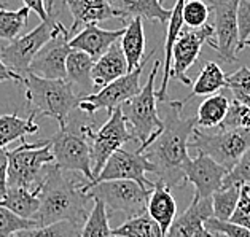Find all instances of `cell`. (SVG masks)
<instances>
[{"label": "cell", "instance_id": "7", "mask_svg": "<svg viewBox=\"0 0 250 237\" xmlns=\"http://www.w3.org/2000/svg\"><path fill=\"white\" fill-rule=\"evenodd\" d=\"M84 193L89 194V198L99 199L105 204L108 215L112 212H120L129 220L147 214L151 190L140 186L132 180H108L89 186Z\"/></svg>", "mask_w": 250, "mask_h": 237}, {"label": "cell", "instance_id": "30", "mask_svg": "<svg viewBox=\"0 0 250 237\" xmlns=\"http://www.w3.org/2000/svg\"><path fill=\"white\" fill-rule=\"evenodd\" d=\"M112 233L117 237H166L148 214L129 218L118 228H113Z\"/></svg>", "mask_w": 250, "mask_h": 237}, {"label": "cell", "instance_id": "27", "mask_svg": "<svg viewBox=\"0 0 250 237\" xmlns=\"http://www.w3.org/2000/svg\"><path fill=\"white\" fill-rule=\"evenodd\" d=\"M223 88H227V75H225L222 67L217 62L209 60V62L204 64L203 70H201V74L196 78V81L193 83L191 93L182 102H184V105H185L194 96H213Z\"/></svg>", "mask_w": 250, "mask_h": 237}, {"label": "cell", "instance_id": "19", "mask_svg": "<svg viewBox=\"0 0 250 237\" xmlns=\"http://www.w3.org/2000/svg\"><path fill=\"white\" fill-rule=\"evenodd\" d=\"M64 3L69 8L74 22L69 29L70 39L74 37L78 29H82L88 24L113 20L121 15L112 7L110 0H64Z\"/></svg>", "mask_w": 250, "mask_h": 237}, {"label": "cell", "instance_id": "47", "mask_svg": "<svg viewBox=\"0 0 250 237\" xmlns=\"http://www.w3.org/2000/svg\"><path fill=\"white\" fill-rule=\"evenodd\" d=\"M244 46H250V39H249V40L246 41V45H244Z\"/></svg>", "mask_w": 250, "mask_h": 237}, {"label": "cell", "instance_id": "13", "mask_svg": "<svg viewBox=\"0 0 250 237\" xmlns=\"http://www.w3.org/2000/svg\"><path fill=\"white\" fill-rule=\"evenodd\" d=\"M147 172L156 174V167L147 159V156L139 153V151H127L125 148H120L108 158L101 174L91 183L83 185V191H86L89 186L96 183L108 180H132L147 190H153L155 181H150L145 177Z\"/></svg>", "mask_w": 250, "mask_h": 237}, {"label": "cell", "instance_id": "22", "mask_svg": "<svg viewBox=\"0 0 250 237\" xmlns=\"http://www.w3.org/2000/svg\"><path fill=\"white\" fill-rule=\"evenodd\" d=\"M96 60L89 54L72 50L67 56L65 70H67V81L72 84L74 91L77 89V96L84 97L94 94V83H93V67Z\"/></svg>", "mask_w": 250, "mask_h": 237}, {"label": "cell", "instance_id": "28", "mask_svg": "<svg viewBox=\"0 0 250 237\" xmlns=\"http://www.w3.org/2000/svg\"><path fill=\"white\" fill-rule=\"evenodd\" d=\"M34 119L35 113H30L29 118H21L16 113L0 115V145L7 147L18 138L39 132L40 126Z\"/></svg>", "mask_w": 250, "mask_h": 237}, {"label": "cell", "instance_id": "8", "mask_svg": "<svg viewBox=\"0 0 250 237\" xmlns=\"http://www.w3.org/2000/svg\"><path fill=\"white\" fill-rule=\"evenodd\" d=\"M54 156V166L62 172H80L88 183L94 180L91 150L86 136L78 127V132L67 124L54 136L46 138ZM86 185V183H84Z\"/></svg>", "mask_w": 250, "mask_h": 237}, {"label": "cell", "instance_id": "24", "mask_svg": "<svg viewBox=\"0 0 250 237\" xmlns=\"http://www.w3.org/2000/svg\"><path fill=\"white\" fill-rule=\"evenodd\" d=\"M112 7L121 15V20L126 18H145V20H156L164 26L172 15V10L164 8L160 0H110Z\"/></svg>", "mask_w": 250, "mask_h": 237}, {"label": "cell", "instance_id": "11", "mask_svg": "<svg viewBox=\"0 0 250 237\" xmlns=\"http://www.w3.org/2000/svg\"><path fill=\"white\" fill-rule=\"evenodd\" d=\"M155 50L148 53L147 56L144 58L142 64H140L136 70H132L131 74H127L125 77L118 78L113 83L107 84L105 88L99 89L94 94L84 96L80 99V104H78V110L88 115H94L99 110H105L108 115H112L115 112V108H118L127 102L129 99H132L134 96H137L142 88H140V75L147 65L148 60L153 58Z\"/></svg>", "mask_w": 250, "mask_h": 237}, {"label": "cell", "instance_id": "21", "mask_svg": "<svg viewBox=\"0 0 250 237\" xmlns=\"http://www.w3.org/2000/svg\"><path fill=\"white\" fill-rule=\"evenodd\" d=\"M184 3L185 0H177L174 8H172V15H170V20L167 22V32H166V41H164V62H163V80H161V86L156 91V99L158 102H167V86H169V80H170V69H172V51H174V45L179 35L184 29Z\"/></svg>", "mask_w": 250, "mask_h": 237}, {"label": "cell", "instance_id": "50", "mask_svg": "<svg viewBox=\"0 0 250 237\" xmlns=\"http://www.w3.org/2000/svg\"><path fill=\"white\" fill-rule=\"evenodd\" d=\"M113 237H117V236H113Z\"/></svg>", "mask_w": 250, "mask_h": 237}, {"label": "cell", "instance_id": "38", "mask_svg": "<svg viewBox=\"0 0 250 237\" xmlns=\"http://www.w3.org/2000/svg\"><path fill=\"white\" fill-rule=\"evenodd\" d=\"M233 129H250V108L247 105L233 100L229 104L227 118L218 126V131H233Z\"/></svg>", "mask_w": 250, "mask_h": 237}, {"label": "cell", "instance_id": "4", "mask_svg": "<svg viewBox=\"0 0 250 237\" xmlns=\"http://www.w3.org/2000/svg\"><path fill=\"white\" fill-rule=\"evenodd\" d=\"M160 69L161 60H155L153 69L142 86V91L121 105L127 126H131L132 129L131 132L134 138L140 142V147L137 150L139 153H144L163 131V119L158 115V99L155 91V81L160 74Z\"/></svg>", "mask_w": 250, "mask_h": 237}, {"label": "cell", "instance_id": "40", "mask_svg": "<svg viewBox=\"0 0 250 237\" xmlns=\"http://www.w3.org/2000/svg\"><path fill=\"white\" fill-rule=\"evenodd\" d=\"M229 221L250 231V186H241L239 202H237L236 210L233 217L229 218Z\"/></svg>", "mask_w": 250, "mask_h": 237}, {"label": "cell", "instance_id": "2", "mask_svg": "<svg viewBox=\"0 0 250 237\" xmlns=\"http://www.w3.org/2000/svg\"><path fill=\"white\" fill-rule=\"evenodd\" d=\"M83 185L67 177L65 172L59 171L54 164H50L43 183L37 190L40 209L34 220L39 226L69 221L83 229L94 204V199L83 191Z\"/></svg>", "mask_w": 250, "mask_h": 237}, {"label": "cell", "instance_id": "35", "mask_svg": "<svg viewBox=\"0 0 250 237\" xmlns=\"http://www.w3.org/2000/svg\"><path fill=\"white\" fill-rule=\"evenodd\" d=\"M227 88L233 93L234 100L250 108V69L241 67L234 74L227 75Z\"/></svg>", "mask_w": 250, "mask_h": 237}, {"label": "cell", "instance_id": "10", "mask_svg": "<svg viewBox=\"0 0 250 237\" xmlns=\"http://www.w3.org/2000/svg\"><path fill=\"white\" fill-rule=\"evenodd\" d=\"M210 156L213 161L222 164L231 171L242 155L250 150V129L218 131L215 134H206L201 129H194L190 140V150Z\"/></svg>", "mask_w": 250, "mask_h": 237}, {"label": "cell", "instance_id": "5", "mask_svg": "<svg viewBox=\"0 0 250 237\" xmlns=\"http://www.w3.org/2000/svg\"><path fill=\"white\" fill-rule=\"evenodd\" d=\"M50 164H54V156L46 138L34 143L22 142L18 148L8 150V186L37 191Z\"/></svg>", "mask_w": 250, "mask_h": 237}, {"label": "cell", "instance_id": "31", "mask_svg": "<svg viewBox=\"0 0 250 237\" xmlns=\"http://www.w3.org/2000/svg\"><path fill=\"white\" fill-rule=\"evenodd\" d=\"M29 11L26 5L20 10H5L0 7V39L8 40L10 43L20 39V34L27 24Z\"/></svg>", "mask_w": 250, "mask_h": 237}, {"label": "cell", "instance_id": "12", "mask_svg": "<svg viewBox=\"0 0 250 237\" xmlns=\"http://www.w3.org/2000/svg\"><path fill=\"white\" fill-rule=\"evenodd\" d=\"M213 39L209 45L227 62H236L239 53V26H237V5L239 0H212Z\"/></svg>", "mask_w": 250, "mask_h": 237}, {"label": "cell", "instance_id": "41", "mask_svg": "<svg viewBox=\"0 0 250 237\" xmlns=\"http://www.w3.org/2000/svg\"><path fill=\"white\" fill-rule=\"evenodd\" d=\"M237 26H239V51L250 39V0H239L237 5Z\"/></svg>", "mask_w": 250, "mask_h": 237}, {"label": "cell", "instance_id": "3", "mask_svg": "<svg viewBox=\"0 0 250 237\" xmlns=\"http://www.w3.org/2000/svg\"><path fill=\"white\" fill-rule=\"evenodd\" d=\"M26 99L32 113L43 115L58 121L59 129L69 124L72 110L78 108L80 97L67 80H46L37 75L24 77Z\"/></svg>", "mask_w": 250, "mask_h": 237}, {"label": "cell", "instance_id": "46", "mask_svg": "<svg viewBox=\"0 0 250 237\" xmlns=\"http://www.w3.org/2000/svg\"><path fill=\"white\" fill-rule=\"evenodd\" d=\"M3 3H7V0H0V7H2Z\"/></svg>", "mask_w": 250, "mask_h": 237}, {"label": "cell", "instance_id": "18", "mask_svg": "<svg viewBox=\"0 0 250 237\" xmlns=\"http://www.w3.org/2000/svg\"><path fill=\"white\" fill-rule=\"evenodd\" d=\"M125 30L126 27L115 30L101 29L97 26V22H93L84 26L80 32H77L69 40V46L70 50L83 51L89 54L94 60H97L110 50L115 43H118V40H121V37H123Z\"/></svg>", "mask_w": 250, "mask_h": 237}, {"label": "cell", "instance_id": "33", "mask_svg": "<svg viewBox=\"0 0 250 237\" xmlns=\"http://www.w3.org/2000/svg\"><path fill=\"white\" fill-rule=\"evenodd\" d=\"M241 196V186H228L222 188L212 196V209H213V218L220 221H229L233 217L236 205L239 202Z\"/></svg>", "mask_w": 250, "mask_h": 237}, {"label": "cell", "instance_id": "23", "mask_svg": "<svg viewBox=\"0 0 250 237\" xmlns=\"http://www.w3.org/2000/svg\"><path fill=\"white\" fill-rule=\"evenodd\" d=\"M127 75V62L121 45L115 43L104 56L94 62L93 67V83L94 88H105L118 78Z\"/></svg>", "mask_w": 250, "mask_h": 237}, {"label": "cell", "instance_id": "43", "mask_svg": "<svg viewBox=\"0 0 250 237\" xmlns=\"http://www.w3.org/2000/svg\"><path fill=\"white\" fill-rule=\"evenodd\" d=\"M24 5L34 13H37V16L40 18L42 21L48 20V11H46V5H45V0H22Z\"/></svg>", "mask_w": 250, "mask_h": 237}, {"label": "cell", "instance_id": "26", "mask_svg": "<svg viewBox=\"0 0 250 237\" xmlns=\"http://www.w3.org/2000/svg\"><path fill=\"white\" fill-rule=\"evenodd\" d=\"M0 207L11 210L21 218L34 220L40 209L39 191H30L20 186H8L3 198H0Z\"/></svg>", "mask_w": 250, "mask_h": 237}, {"label": "cell", "instance_id": "51", "mask_svg": "<svg viewBox=\"0 0 250 237\" xmlns=\"http://www.w3.org/2000/svg\"><path fill=\"white\" fill-rule=\"evenodd\" d=\"M160 2H161V0H160Z\"/></svg>", "mask_w": 250, "mask_h": 237}, {"label": "cell", "instance_id": "37", "mask_svg": "<svg viewBox=\"0 0 250 237\" xmlns=\"http://www.w3.org/2000/svg\"><path fill=\"white\" fill-rule=\"evenodd\" d=\"M39 224L35 220H27L21 218L11 210L0 207V237H11L13 234L20 233L24 229L37 228Z\"/></svg>", "mask_w": 250, "mask_h": 237}, {"label": "cell", "instance_id": "15", "mask_svg": "<svg viewBox=\"0 0 250 237\" xmlns=\"http://www.w3.org/2000/svg\"><path fill=\"white\" fill-rule=\"evenodd\" d=\"M228 172L227 167L204 153H198L196 158H190L184 166L185 183H191L194 186L193 198L196 199H210L213 193L222 190Z\"/></svg>", "mask_w": 250, "mask_h": 237}, {"label": "cell", "instance_id": "34", "mask_svg": "<svg viewBox=\"0 0 250 237\" xmlns=\"http://www.w3.org/2000/svg\"><path fill=\"white\" fill-rule=\"evenodd\" d=\"M11 237H82V228L69 221H59L48 226L24 229Z\"/></svg>", "mask_w": 250, "mask_h": 237}, {"label": "cell", "instance_id": "29", "mask_svg": "<svg viewBox=\"0 0 250 237\" xmlns=\"http://www.w3.org/2000/svg\"><path fill=\"white\" fill-rule=\"evenodd\" d=\"M228 97L223 94H213L204 99L198 107L196 113V127H218L223 119L227 118V113L229 110Z\"/></svg>", "mask_w": 250, "mask_h": 237}, {"label": "cell", "instance_id": "44", "mask_svg": "<svg viewBox=\"0 0 250 237\" xmlns=\"http://www.w3.org/2000/svg\"><path fill=\"white\" fill-rule=\"evenodd\" d=\"M8 80H15L18 83H24V77L18 75L16 72L8 69V67L2 62V59H0V81H8Z\"/></svg>", "mask_w": 250, "mask_h": 237}, {"label": "cell", "instance_id": "32", "mask_svg": "<svg viewBox=\"0 0 250 237\" xmlns=\"http://www.w3.org/2000/svg\"><path fill=\"white\" fill-rule=\"evenodd\" d=\"M82 237H113L110 228V215L107 214L105 204L94 199L93 209L82 229Z\"/></svg>", "mask_w": 250, "mask_h": 237}, {"label": "cell", "instance_id": "16", "mask_svg": "<svg viewBox=\"0 0 250 237\" xmlns=\"http://www.w3.org/2000/svg\"><path fill=\"white\" fill-rule=\"evenodd\" d=\"M70 34L69 30H64L58 37H54L50 43L43 46L35 59L30 64L27 74L37 75L46 80H67L65 62L67 56L72 51L69 46Z\"/></svg>", "mask_w": 250, "mask_h": 237}, {"label": "cell", "instance_id": "14", "mask_svg": "<svg viewBox=\"0 0 250 237\" xmlns=\"http://www.w3.org/2000/svg\"><path fill=\"white\" fill-rule=\"evenodd\" d=\"M213 37L212 24L199 29H190L184 26L182 32L177 39L172 51V69H170V78L190 86L191 80L187 77V70L196 62L204 43H209Z\"/></svg>", "mask_w": 250, "mask_h": 237}, {"label": "cell", "instance_id": "36", "mask_svg": "<svg viewBox=\"0 0 250 237\" xmlns=\"http://www.w3.org/2000/svg\"><path fill=\"white\" fill-rule=\"evenodd\" d=\"M184 24L190 29H199L207 24L210 15V5L206 0H185L184 3Z\"/></svg>", "mask_w": 250, "mask_h": 237}, {"label": "cell", "instance_id": "1", "mask_svg": "<svg viewBox=\"0 0 250 237\" xmlns=\"http://www.w3.org/2000/svg\"><path fill=\"white\" fill-rule=\"evenodd\" d=\"M182 100H169L163 119V131L147 148V159L156 167L158 178L169 188L184 186V166L190 159L188 150L193 132L196 129V117L182 118Z\"/></svg>", "mask_w": 250, "mask_h": 237}, {"label": "cell", "instance_id": "39", "mask_svg": "<svg viewBox=\"0 0 250 237\" xmlns=\"http://www.w3.org/2000/svg\"><path fill=\"white\" fill-rule=\"evenodd\" d=\"M250 186V150L242 155L236 166L228 172L223 181V188L228 186Z\"/></svg>", "mask_w": 250, "mask_h": 237}, {"label": "cell", "instance_id": "49", "mask_svg": "<svg viewBox=\"0 0 250 237\" xmlns=\"http://www.w3.org/2000/svg\"><path fill=\"white\" fill-rule=\"evenodd\" d=\"M206 2H207V3H210V2H212V0H206Z\"/></svg>", "mask_w": 250, "mask_h": 237}, {"label": "cell", "instance_id": "9", "mask_svg": "<svg viewBox=\"0 0 250 237\" xmlns=\"http://www.w3.org/2000/svg\"><path fill=\"white\" fill-rule=\"evenodd\" d=\"M82 132L89 138V150H91V162H93V174L94 178L101 174L115 151L123 148V145L136 140L132 132L127 129V121L123 115L121 107L115 108L112 115H108V119L104 123L97 131H93L91 126H80Z\"/></svg>", "mask_w": 250, "mask_h": 237}, {"label": "cell", "instance_id": "42", "mask_svg": "<svg viewBox=\"0 0 250 237\" xmlns=\"http://www.w3.org/2000/svg\"><path fill=\"white\" fill-rule=\"evenodd\" d=\"M8 190V150L0 145V198Z\"/></svg>", "mask_w": 250, "mask_h": 237}, {"label": "cell", "instance_id": "17", "mask_svg": "<svg viewBox=\"0 0 250 237\" xmlns=\"http://www.w3.org/2000/svg\"><path fill=\"white\" fill-rule=\"evenodd\" d=\"M212 217V198H193L188 209L174 220L172 226L166 233V237H213V234L206 228V221Z\"/></svg>", "mask_w": 250, "mask_h": 237}, {"label": "cell", "instance_id": "45", "mask_svg": "<svg viewBox=\"0 0 250 237\" xmlns=\"http://www.w3.org/2000/svg\"><path fill=\"white\" fill-rule=\"evenodd\" d=\"M45 5H46V11H48V15H53L54 0H45Z\"/></svg>", "mask_w": 250, "mask_h": 237}, {"label": "cell", "instance_id": "6", "mask_svg": "<svg viewBox=\"0 0 250 237\" xmlns=\"http://www.w3.org/2000/svg\"><path fill=\"white\" fill-rule=\"evenodd\" d=\"M64 30L67 29L59 21L54 20L53 15H50L48 20L42 21L29 34L16 39L7 46H3L0 50V59L8 69L16 72L18 75L26 77L35 56L43 50V46H46L54 37H58Z\"/></svg>", "mask_w": 250, "mask_h": 237}, {"label": "cell", "instance_id": "48", "mask_svg": "<svg viewBox=\"0 0 250 237\" xmlns=\"http://www.w3.org/2000/svg\"><path fill=\"white\" fill-rule=\"evenodd\" d=\"M213 237H225V236H220V234H213Z\"/></svg>", "mask_w": 250, "mask_h": 237}, {"label": "cell", "instance_id": "20", "mask_svg": "<svg viewBox=\"0 0 250 237\" xmlns=\"http://www.w3.org/2000/svg\"><path fill=\"white\" fill-rule=\"evenodd\" d=\"M147 214L153 218V221L160 226L163 234L166 236L169 228L172 226L177 218V202L170 193V188L158 178L155 181L153 190L150 193Z\"/></svg>", "mask_w": 250, "mask_h": 237}, {"label": "cell", "instance_id": "25", "mask_svg": "<svg viewBox=\"0 0 250 237\" xmlns=\"http://www.w3.org/2000/svg\"><path fill=\"white\" fill-rule=\"evenodd\" d=\"M120 45L127 62V74H131L144 60L145 32H144L142 18H132V20H129L123 37H121Z\"/></svg>", "mask_w": 250, "mask_h": 237}]
</instances>
